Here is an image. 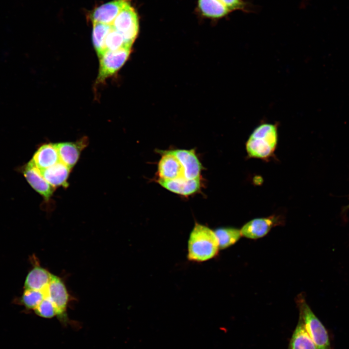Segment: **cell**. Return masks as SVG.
<instances>
[{
	"label": "cell",
	"mask_w": 349,
	"mask_h": 349,
	"mask_svg": "<svg viewBox=\"0 0 349 349\" xmlns=\"http://www.w3.org/2000/svg\"><path fill=\"white\" fill-rule=\"evenodd\" d=\"M300 316L317 349H332L328 332L305 301H299Z\"/></svg>",
	"instance_id": "3957f363"
},
{
	"label": "cell",
	"mask_w": 349,
	"mask_h": 349,
	"mask_svg": "<svg viewBox=\"0 0 349 349\" xmlns=\"http://www.w3.org/2000/svg\"><path fill=\"white\" fill-rule=\"evenodd\" d=\"M52 274L40 266L33 268L28 273L24 282V289L45 291L48 287Z\"/></svg>",
	"instance_id": "5bb4252c"
},
{
	"label": "cell",
	"mask_w": 349,
	"mask_h": 349,
	"mask_svg": "<svg viewBox=\"0 0 349 349\" xmlns=\"http://www.w3.org/2000/svg\"><path fill=\"white\" fill-rule=\"evenodd\" d=\"M45 292L46 296L49 298L55 307L59 319L63 322H66L69 294L63 280L59 277L52 274Z\"/></svg>",
	"instance_id": "8992f818"
},
{
	"label": "cell",
	"mask_w": 349,
	"mask_h": 349,
	"mask_svg": "<svg viewBox=\"0 0 349 349\" xmlns=\"http://www.w3.org/2000/svg\"><path fill=\"white\" fill-rule=\"evenodd\" d=\"M87 140H80L76 142H62L55 143L60 160L70 169L77 162L81 151L86 146Z\"/></svg>",
	"instance_id": "4fadbf2b"
},
{
	"label": "cell",
	"mask_w": 349,
	"mask_h": 349,
	"mask_svg": "<svg viewBox=\"0 0 349 349\" xmlns=\"http://www.w3.org/2000/svg\"><path fill=\"white\" fill-rule=\"evenodd\" d=\"M71 169L61 161L45 169L40 170L45 180L53 187L67 186Z\"/></svg>",
	"instance_id": "2e32d148"
},
{
	"label": "cell",
	"mask_w": 349,
	"mask_h": 349,
	"mask_svg": "<svg viewBox=\"0 0 349 349\" xmlns=\"http://www.w3.org/2000/svg\"><path fill=\"white\" fill-rule=\"evenodd\" d=\"M279 221L277 217L259 218L246 223L241 228V235L250 239H257L266 236Z\"/></svg>",
	"instance_id": "9c48e42d"
},
{
	"label": "cell",
	"mask_w": 349,
	"mask_h": 349,
	"mask_svg": "<svg viewBox=\"0 0 349 349\" xmlns=\"http://www.w3.org/2000/svg\"><path fill=\"white\" fill-rule=\"evenodd\" d=\"M130 50V47H125L115 50L107 51L100 57L96 83H101L115 74L127 60Z\"/></svg>",
	"instance_id": "5b68a950"
},
{
	"label": "cell",
	"mask_w": 349,
	"mask_h": 349,
	"mask_svg": "<svg viewBox=\"0 0 349 349\" xmlns=\"http://www.w3.org/2000/svg\"><path fill=\"white\" fill-rule=\"evenodd\" d=\"M198 7L202 14L213 18H219L231 12L220 0H198Z\"/></svg>",
	"instance_id": "ac0fdd59"
},
{
	"label": "cell",
	"mask_w": 349,
	"mask_h": 349,
	"mask_svg": "<svg viewBox=\"0 0 349 349\" xmlns=\"http://www.w3.org/2000/svg\"><path fill=\"white\" fill-rule=\"evenodd\" d=\"M33 310L37 315L43 318H51L57 315L55 307L46 296Z\"/></svg>",
	"instance_id": "603a6c76"
},
{
	"label": "cell",
	"mask_w": 349,
	"mask_h": 349,
	"mask_svg": "<svg viewBox=\"0 0 349 349\" xmlns=\"http://www.w3.org/2000/svg\"><path fill=\"white\" fill-rule=\"evenodd\" d=\"M104 47V53L107 51L115 50L125 47H130L126 44L123 35L112 26L105 38Z\"/></svg>",
	"instance_id": "7402d4cb"
},
{
	"label": "cell",
	"mask_w": 349,
	"mask_h": 349,
	"mask_svg": "<svg viewBox=\"0 0 349 349\" xmlns=\"http://www.w3.org/2000/svg\"><path fill=\"white\" fill-rule=\"evenodd\" d=\"M171 151L183 167L185 177L187 179L200 178L203 166L194 149H177Z\"/></svg>",
	"instance_id": "30bf717a"
},
{
	"label": "cell",
	"mask_w": 349,
	"mask_h": 349,
	"mask_svg": "<svg viewBox=\"0 0 349 349\" xmlns=\"http://www.w3.org/2000/svg\"><path fill=\"white\" fill-rule=\"evenodd\" d=\"M129 0H114L95 9L90 15L93 23L111 25L117 16Z\"/></svg>",
	"instance_id": "8fae6325"
},
{
	"label": "cell",
	"mask_w": 349,
	"mask_h": 349,
	"mask_svg": "<svg viewBox=\"0 0 349 349\" xmlns=\"http://www.w3.org/2000/svg\"><path fill=\"white\" fill-rule=\"evenodd\" d=\"M159 151L161 155L158 166L159 179L171 180L185 177L183 167L171 150Z\"/></svg>",
	"instance_id": "52a82bcc"
},
{
	"label": "cell",
	"mask_w": 349,
	"mask_h": 349,
	"mask_svg": "<svg viewBox=\"0 0 349 349\" xmlns=\"http://www.w3.org/2000/svg\"><path fill=\"white\" fill-rule=\"evenodd\" d=\"M231 12L234 10H246V4L243 0H220Z\"/></svg>",
	"instance_id": "cb8c5ba5"
},
{
	"label": "cell",
	"mask_w": 349,
	"mask_h": 349,
	"mask_svg": "<svg viewBox=\"0 0 349 349\" xmlns=\"http://www.w3.org/2000/svg\"><path fill=\"white\" fill-rule=\"evenodd\" d=\"M92 41L95 49L99 58L104 53V41L110 31L111 25L95 22L93 23Z\"/></svg>",
	"instance_id": "ffe728a7"
},
{
	"label": "cell",
	"mask_w": 349,
	"mask_h": 349,
	"mask_svg": "<svg viewBox=\"0 0 349 349\" xmlns=\"http://www.w3.org/2000/svg\"><path fill=\"white\" fill-rule=\"evenodd\" d=\"M39 170L48 168L60 161L55 143H46L40 146L32 159Z\"/></svg>",
	"instance_id": "9a60e30c"
},
{
	"label": "cell",
	"mask_w": 349,
	"mask_h": 349,
	"mask_svg": "<svg viewBox=\"0 0 349 349\" xmlns=\"http://www.w3.org/2000/svg\"><path fill=\"white\" fill-rule=\"evenodd\" d=\"M278 140L275 125L265 123L256 127L249 137L246 149L252 158L266 159L274 151Z\"/></svg>",
	"instance_id": "7a4b0ae2"
},
{
	"label": "cell",
	"mask_w": 349,
	"mask_h": 349,
	"mask_svg": "<svg viewBox=\"0 0 349 349\" xmlns=\"http://www.w3.org/2000/svg\"><path fill=\"white\" fill-rule=\"evenodd\" d=\"M287 349H317L305 328L303 320L300 316L298 323L289 341Z\"/></svg>",
	"instance_id": "e0dca14e"
},
{
	"label": "cell",
	"mask_w": 349,
	"mask_h": 349,
	"mask_svg": "<svg viewBox=\"0 0 349 349\" xmlns=\"http://www.w3.org/2000/svg\"><path fill=\"white\" fill-rule=\"evenodd\" d=\"M45 297V291L24 289L20 302L27 309L34 310Z\"/></svg>",
	"instance_id": "44dd1931"
},
{
	"label": "cell",
	"mask_w": 349,
	"mask_h": 349,
	"mask_svg": "<svg viewBox=\"0 0 349 349\" xmlns=\"http://www.w3.org/2000/svg\"><path fill=\"white\" fill-rule=\"evenodd\" d=\"M219 249H224L236 243L241 237L240 230L234 227H220L215 230Z\"/></svg>",
	"instance_id": "d6986e66"
},
{
	"label": "cell",
	"mask_w": 349,
	"mask_h": 349,
	"mask_svg": "<svg viewBox=\"0 0 349 349\" xmlns=\"http://www.w3.org/2000/svg\"><path fill=\"white\" fill-rule=\"evenodd\" d=\"M158 182L166 190L185 196L196 193L200 190L201 185L200 178L187 179L181 177L171 180L159 179Z\"/></svg>",
	"instance_id": "7c38bea8"
},
{
	"label": "cell",
	"mask_w": 349,
	"mask_h": 349,
	"mask_svg": "<svg viewBox=\"0 0 349 349\" xmlns=\"http://www.w3.org/2000/svg\"><path fill=\"white\" fill-rule=\"evenodd\" d=\"M23 174L31 187L46 200H48L53 194L54 188L43 177L40 170L31 160L25 166Z\"/></svg>",
	"instance_id": "ba28073f"
},
{
	"label": "cell",
	"mask_w": 349,
	"mask_h": 349,
	"mask_svg": "<svg viewBox=\"0 0 349 349\" xmlns=\"http://www.w3.org/2000/svg\"><path fill=\"white\" fill-rule=\"evenodd\" d=\"M219 243L214 231L208 227L196 222L191 230L188 243L189 260L202 262L216 256Z\"/></svg>",
	"instance_id": "6da1fadb"
},
{
	"label": "cell",
	"mask_w": 349,
	"mask_h": 349,
	"mask_svg": "<svg viewBox=\"0 0 349 349\" xmlns=\"http://www.w3.org/2000/svg\"><path fill=\"white\" fill-rule=\"evenodd\" d=\"M111 25L123 35L126 44L131 47L138 33L139 21L136 12L129 2L121 10Z\"/></svg>",
	"instance_id": "277c9868"
}]
</instances>
